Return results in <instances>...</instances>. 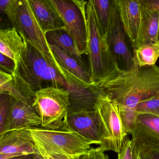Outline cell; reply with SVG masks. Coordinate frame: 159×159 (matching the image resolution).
Segmentation results:
<instances>
[{
	"label": "cell",
	"instance_id": "d6986e66",
	"mask_svg": "<svg viewBox=\"0 0 159 159\" xmlns=\"http://www.w3.org/2000/svg\"><path fill=\"white\" fill-rule=\"evenodd\" d=\"M25 45L24 39L14 28L0 30V53L13 60L16 64V68Z\"/></svg>",
	"mask_w": 159,
	"mask_h": 159
},
{
	"label": "cell",
	"instance_id": "8d00e7d4",
	"mask_svg": "<svg viewBox=\"0 0 159 159\" xmlns=\"http://www.w3.org/2000/svg\"><path fill=\"white\" fill-rule=\"evenodd\" d=\"M158 43H159V32H158Z\"/></svg>",
	"mask_w": 159,
	"mask_h": 159
},
{
	"label": "cell",
	"instance_id": "484cf974",
	"mask_svg": "<svg viewBox=\"0 0 159 159\" xmlns=\"http://www.w3.org/2000/svg\"><path fill=\"white\" fill-rule=\"evenodd\" d=\"M19 0H1L0 11L5 14L11 23L13 27L16 24V16L18 8Z\"/></svg>",
	"mask_w": 159,
	"mask_h": 159
},
{
	"label": "cell",
	"instance_id": "4fadbf2b",
	"mask_svg": "<svg viewBox=\"0 0 159 159\" xmlns=\"http://www.w3.org/2000/svg\"><path fill=\"white\" fill-rule=\"evenodd\" d=\"M130 134L138 155L144 150H159V117L139 114Z\"/></svg>",
	"mask_w": 159,
	"mask_h": 159
},
{
	"label": "cell",
	"instance_id": "cb8c5ba5",
	"mask_svg": "<svg viewBox=\"0 0 159 159\" xmlns=\"http://www.w3.org/2000/svg\"><path fill=\"white\" fill-rule=\"evenodd\" d=\"M135 109L138 115L149 114L159 117V94L140 102Z\"/></svg>",
	"mask_w": 159,
	"mask_h": 159
},
{
	"label": "cell",
	"instance_id": "3957f363",
	"mask_svg": "<svg viewBox=\"0 0 159 159\" xmlns=\"http://www.w3.org/2000/svg\"><path fill=\"white\" fill-rule=\"evenodd\" d=\"M25 42V45L16 71L36 92L35 90L42 88L43 84L47 82L52 83L54 87L66 88L67 83L59 71L58 65L45 57L31 44Z\"/></svg>",
	"mask_w": 159,
	"mask_h": 159
},
{
	"label": "cell",
	"instance_id": "d6a6232c",
	"mask_svg": "<svg viewBox=\"0 0 159 159\" xmlns=\"http://www.w3.org/2000/svg\"><path fill=\"white\" fill-rule=\"evenodd\" d=\"M8 159H41V155L35 154H28L17 156Z\"/></svg>",
	"mask_w": 159,
	"mask_h": 159
},
{
	"label": "cell",
	"instance_id": "ba28073f",
	"mask_svg": "<svg viewBox=\"0 0 159 159\" xmlns=\"http://www.w3.org/2000/svg\"><path fill=\"white\" fill-rule=\"evenodd\" d=\"M14 28L25 41L35 47L45 57L57 64L47 42L46 35L34 16L29 0H19L16 24Z\"/></svg>",
	"mask_w": 159,
	"mask_h": 159
},
{
	"label": "cell",
	"instance_id": "52a82bcc",
	"mask_svg": "<svg viewBox=\"0 0 159 159\" xmlns=\"http://www.w3.org/2000/svg\"><path fill=\"white\" fill-rule=\"evenodd\" d=\"M30 130L37 144L58 150L74 159L87 153L94 144L75 132L38 127Z\"/></svg>",
	"mask_w": 159,
	"mask_h": 159
},
{
	"label": "cell",
	"instance_id": "7c38bea8",
	"mask_svg": "<svg viewBox=\"0 0 159 159\" xmlns=\"http://www.w3.org/2000/svg\"><path fill=\"white\" fill-rule=\"evenodd\" d=\"M31 154L40 155L30 129L9 131L0 137V159Z\"/></svg>",
	"mask_w": 159,
	"mask_h": 159
},
{
	"label": "cell",
	"instance_id": "6da1fadb",
	"mask_svg": "<svg viewBox=\"0 0 159 159\" xmlns=\"http://www.w3.org/2000/svg\"><path fill=\"white\" fill-rule=\"evenodd\" d=\"M99 85L120 107L135 109L140 102L159 94V66H135Z\"/></svg>",
	"mask_w": 159,
	"mask_h": 159
},
{
	"label": "cell",
	"instance_id": "d590c367",
	"mask_svg": "<svg viewBox=\"0 0 159 159\" xmlns=\"http://www.w3.org/2000/svg\"><path fill=\"white\" fill-rule=\"evenodd\" d=\"M74 159H88L87 153L83 154V155H81V156L77 157V158H75Z\"/></svg>",
	"mask_w": 159,
	"mask_h": 159
},
{
	"label": "cell",
	"instance_id": "44dd1931",
	"mask_svg": "<svg viewBox=\"0 0 159 159\" xmlns=\"http://www.w3.org/2000/svg\"><path fill=\"white\" fill-rule=\"evenodd\" d=\"M98 30L103 39L107 36L117 9V0H92Z\"/></svg>",
	"mask_w": 159,
	"mask_h": 159
},
{
	"label": "cell",
	"instance_id": "277c9868",
	"mask_svg": "<svg viewBox=\"0 0 159 159\" xmlns=\"http://www.w3.org/2000/svg\"><path fill=\"white\" fill-rule=\"evenodd\" d=\"M69 93L65 88L48 86L36 92L33 107L43 128L66 131L65 120L69 109Z\"/></svg>",
	"mask_w": 159,
	"mask_h": 159
},
{
	"label": "cell",
	"instance_id": "ac0fdd59",
	"mask_svg": "<svg viewBox=\"0 0 159 159\" xmlns=\"http://www.w3.org/2000/svg\"><path fill=\"white\" fill-rule=\"evenodd\" d=\"M36 20L44 34L57 30H66V26L50 0H29Z\"/></svg>",
	"mask_w": 159,
	"mask_h": 159
},
{
	"label": "cell",
	"instance_id": "e0dca14e",
	"mask_svg": "<svg viewBox=\"0 0 159 159\" xmlns=\"http://www.w3.org/2000/svg\"><path fill=\"white\" fill-rule=\"evenodd\" d=\"M118 11L123 27L133 49L138 38L141 22L139 0H117Z\"/></svg>",
	"mask_w": 159,
	"mask_h": 159
},
{
	"label": "cell",
	"instance_id": "9a60e30c",
	"mask_svg": "<svg viewBox=\"0 0 159 159\" xmlns=\"http://www.w3.org/2000/svg\"><path fill=\"white\" fill-rule=\"evenodd\" d=\"M36 92L17 71L11 75L0 70V94L33 106Z\"/></svg>",
	"mask_w": 159,
	"mask_h": 159
},
{
	"label": "cell",
	"instance_id": "7a4b0ae2",
	"mask_svg": "<svg viewBox=\"0 0 159 159\" xmlns=\"http://www.w3.org/2000/svg\"><path fill=\"white\" fill-rule=\"evenodd\" d=\"M86 19L89 71L92 83L100 85L115 77L119 70L107 40L102 38L98 30L92 0L87 2Z\"/></svg>",
	"mask_w": 159,
	"mask_h": 159
},
{
	"label": "cell",
	"instance_id": "d4e9b609",
	"mask_svg": "<svg viewBox=\"0 0 159 159\" xmlns=\"http://www.w3.org/2000/svg\"><path fill=\"white\" fill-rule=\"evenodd\" d=\"M0 137L5 131L6 122L11 105V97L6 94H0Z\"/></svg>",
	"mask_w": 159,
	"mask_h": 159
},
{
	"label": "cell",
	"instance_id": "e575fe53",
	"mask_svg": "<svg viewBox=\"0 0 159 159\" xmlns=\"http://www.w3.org/2000/svg\"><path fill=\"white\" fill-rule=\"evenodd\" d=\"M38 149H39V151L40 154L41 159H48V157H47V156H46V155H45V154H44V153H43L41 150L39 149V148H38Z\"/></svg>",
	"mask_w": 159,
	"mask_h": 159
},
{
	"label": "cell",
	"instance_id": "8fae6325",
	"mask_svg": "<svg viewBox=\"0 0 159 159\" xmlns=\"http://www.w3.org/2000/svg\"><path fill=\"white\" fill-rule=\"evenodd\" d=\"M66 131L75 132L100 146L103 131L99 115L95 111H81L68 114L65 120Z\"/></svg>",
	"mask_w": 159,
	"mask_h": 159
},
{
	"label": "cell",
	"instance_id": "ffe728a7",
	"mask_svg": "<svg viewBox=\"0 0 159 159\" xmlns=\"http://www.w3.org/2000/svg\"><path fill=\"white\" fill-rule=\"evenodd\" d=\"M50 47L58 66L85 84H93L92 83L89 68L86 66L82 65L77 59L56 47Z\"/></svg>",
	"mask_w": 159,
	"mask_h": 159
},
{
	"label": "cell",
	"instance_id": "5b68a950",
	"mask_svg": "<svg viewBox=\"0 0 159 159\" xmlns=\"http://www.w3.org/2000/svg\"><path fill=\"white\" fill-rule=\"evenodd\" d=\"M95 109L103 131V141L98 147L104 152L113 151L118 153L128 137L121 119L120 106L104 94L97 100Z\"/></svg>",
	"mask_w": 159,
	"mask_h": 159
},
{
	"label": "cell",
	"instance_id": "603a6c76",
	"mask_svg": "<svg viewBox=\"0 0 159 159\" xmlns=\"http://www.w3.org/2000/svg\"><path fill=\"white\" fill-rule=\"evenodd\" d=\"M135 66L139 67L155 65L159 57V44H146L133 50Z\"/></svg>",
	"mask_w": 159,
	"mask_h": 159
},
{
	"label": "cell",
	"instance_id": "f1b7e54d",
	"mask_svg": "<svg viewBox=\"0 0 159 159\" xmlns=\"http://www.w3.org/2000/svg\"><path fill=\"white\" fill-rule=\"evenodd\" d=\"M36 144L38 148L41 150L49 159H74V158L67 156L58 150L53 148L43 147L36 143Z\"/></svg>",
	"mask_w": 159,
	"mask_h": 159
},
{
	"label": "cell",
	"instance_id": "5bb4252c",
	"mask_svg": "<svg viewBox=\"0 0 159 159\" xmlns=\"http://www.w3.org/2000/svg\"><path fill=\"white\" fill-rule=\"evenodd\" d=\"M41 125L40 117L33 106L11 97V110L3 134L9 131L30 129Z\"/></svg>",
	"mask_w": 159,
	"mask_h": 159
},
{
	"label": "cell",
	"instance_id": "4dcf8cb0",
	"mask_svg": "<svg viewBox=\"0 0 159 159\" xmlns=\"http://www.w3.org/2000/svg\"><path fill=\"white\" fill-rule=\"evenodd\" d=\"M88 159H109L108 156L99 148H92L87 152Z\"/></svg>",
	"mask_w": 159,
	"mask_h": 159
},
{
	"label": "cell",
	"instance_id": "836d02e7",
	"mask_svg": "<svg viewBox=\"0 0 159 159\" xmlns=\"http://www.w3.org/2000/svg\"><path fill=\"white\" fill-rule=\"evenodd\" d=\"M145 2L159 10V0H145Z\"/></svg>",
	"mask_w": 159,
	"mask_h": 159
},
{
	"label": "cell",
	"instance_id": "9c48e42d",
	"mask_svg": "<svg viewBox=\"0 0 159 159\" xmlns=\"http://www.w3.org/2000/svg\"><path fill=\"white\" fill-rule=\"evenodd\" d=\"M62 70L68 84L65 89L70 94V106L68 114L81 111H95L97 100L101 96L106 94L100 85H87L62 68Z\"/></svg>",
	"mask_w": 159,
	"mask_h": 159
},
{
	"label": "cell",
	"instance_id": "f546056e",
	"mask_svg": "<svg viewBox=\"0 0 159 159\" xmlns=\"http://www.w3.org/2000/svg\"><path fill=\"white\" fill-rule=\"evenodd\" d=\"M0 67L1 70L12 75L16 70L15 62L11 58L0 53Z\"/></svg>",
	"mask_w": 159,
	"mask_h": 159
},
{
	"label": "cell",
	"instance_id": "30bf717a",
	"mask_svg": "<svg viewBox=\"0 0 159 159\" xmlns=\"http://www.w3.org/2000/svg\"><path fill=\"white\" fill-rule=\"evenodd\" d=\"M126 36L117 7L107 36V41L119 72L130 71L135 66L133 52L128 47Z\"/></svg>",
	"mask_w": 159,
	"mask_h": 159
},
{
	"label": "cell",
	"instance_id": "83f0119b",
	"mask_svg": "<svg viewBox=\"0 0 159 159\" xmlns=\"http://www.w3.org/2000/svg\"><path fill=\"white\" fill-rule=\"evenodd\" d=\"M118 154V159H139V155L136 152L133 141L128 137Z\"/></svg>",
	"mask_w": 159,
	"mask_h": 159
},
{
	"label": "cell",
	"instance_id": "8992f818",
	"mask_svg": "<svg viewBox=\"0 0 159 159\" xmlns=\"http://www.w3.org/2000/svg\"><path fill=\"white\" fill-rule=\"evenodd\" d=\"M81 55H88L86 10L88 1L50 0Z\"/></svg>",
	"mask_w": 159,
	"mask_h": 159
},
{
	"label": "cell",
	"instance_id": "2e32d148",
	"mask_svg": "<svg viewBox=\"0 0 159 159\" xmlns=\"http://www.w3.org/2000/svg\"><path fill=\"white\" fill-rule=\"evenodd\" d=\"M141 9V22L138 38L133 50L151 43H158L159 29V10L139 0Z\"/></svg>",
	"mask_w": 159,
	"mask_h": 159
},
{
	"label": "cell",
	"instance_id": "1f68e13d",
	"mask_svg": "<svg viewBox=\"0 0 159 159\" xmlns=\"http://www.w3.org/2000/svg\"><path fill=\"white\" fill-rule=\"evenodd\" d=\"M139 159H159V150H144L139 154Z\"/></svg>",
	"mask_w": 159,
	"mask_h": 159
},
{
	"label": "cell",
	"instance_id": "4316f807",
	"mask_svg": "<svg viewBox=\"0 0 159 159\" xmlns=\"http://www.w3.org/2000/svg\"><path fill=\"white\" fill-rule=\"evenodd\" d=\"M120 107L122 122L125 132L127 134H130L134 126L138 116L136 109L123 107Z\"/></svg>",
	"mask_w": 159,
	"mask_h": 159
},
{
	"label": "cell",
	"instance_id": "7402d4cb",
	"mask_svg": "<svg viewBox=\"0 0 159 159\" xmlns=\"http://www.w3.org/2000/svg\"><path fill=\"white\" fill-rule=\"evenodd\" d=\"M46 40L50 46H53L74 57L82 65L86 66L78 52L74 40L66 30H57L45 34Z\"/></svg>",
	"mask_w": 159,
	"mask_h": 159
}]
</instances>
